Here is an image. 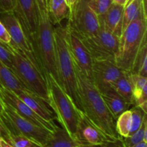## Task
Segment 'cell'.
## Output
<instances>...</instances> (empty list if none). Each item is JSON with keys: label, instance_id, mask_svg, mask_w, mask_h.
Here are the masks:
<instances>
[{"label": "cell", "instance_id": "6da1fadb", "mask_svg": "<svg viewBox=\"0 0 147 147\" xmlns=\"http://www.w3.org/2000/svg\"><path fill=\"white\" fill-rule=\"evenodd\" d=\"M78 93L81 111L90 121L112 139L121 136L116 129V121L111 116L94 83L86 77L74 62Z\"/></svg>", "mask_w": 147, "mask_h": 147}, {"label": "cell", "instance_id": "7a4b0ae2", "mask_svg": "<svg viewBox=\"0 0 147 147\" xmlns=\"http://www.w3.org/2000/svg\"><path fill=\"white\" fill-rule=\"evenodd\" d=\"M48 90L47 103L55 113L56 120L70 136L76 139L78 126L82 111L77 107L69 95L54 77L45 74Z\"/></svg>", "mask_w": 147, "mask_h": 147}, {"label": "cell", "instance_id": "3957f363", "mask_svg": "<svg viewBox=\"0 0 147 147\" xmlns=\"http://www.w3.org/2000/svg\"><path fill=\"white\" fill-rule=\"evenodd\" d=\"M38 16L37 29L30 37L33 54L44 76L52 75L58 83L53 24L48 14Z\"/></svg>", "mask_w": 147, "mask_h": 147}, {"label": "cell", "instance_id": "277c9868", "mask_svg": "<svg viewBox=\"0 0 147 147\" xmlns=\"http://www.w3.org/2000/svg\"><path fill=\"white\" fill-rule=\"evenodd\" d=\"M12 54L11 71L23 86L32 93L47 101L46 79L33 53H26L7 44Z\"/></svg>", "mask_w": 147, "mask_h": 147}, {"label": "cell", "instance_id": "5b68a950", "mask_svg": "<svg viewBox=\"0 0 147 147\" xmlns=\"http://www.w3.org/2000/svg\"><path fill=\"white\" fill-rule=\"evenodd\" d=\"M58 25L54 27V40L55 45L56 65H57L58 83L63 90L69 95L75 104L80 109V100L78 93L77 78L73 60L67 40L65 27Z\"/></svg>", "mask_w": 147, "mask_h": 147}, {"label": "cell", "instance_id": "8992f818", "mask_svg": "<svg viewBox=\"0 0 147 147\" xmlns=\"http://www.w3.org/2000/svg\"><path fill=\"white\" fill-rule=\"evenodd\" d=\"M147 44V19L139 18L129 24L119 38L116 63L119 67L130 73L135 58Z\"/></svg>", "mask_w": 147, "mask_h": 147}, {"label": "cell", "instance_id": "52a82bcc", "mask_svg": "<svg viewBox=\"0 0 147 147\" xmlns=\"http://www.w3.org/2000/svg\"><path fill=\"white\" fill-rule=\"evenodd\" d=\"M4 104V111L1 121L7 133L24 136L45 147L53 133L22 117L9 106Z\"/></svg>", "mask_w": 147, "mask_h": 147}, {"label": "cell", "instance_id": "ba28073f", "mask_svg": "<svg viewBox=\"0 0 147 147\" xmlns=\"http://www.w3.org/2000/svg\"><path fill=\"white\" fill-rule=\"evenodd\" d=\"M67 23L80 37H93L100 29L99 18L89 5V0H76L70 8Z\"/></svg>", "mask_w": 147, "mask_h": 147}, {"label": "cell", "instance_id": "9c48e42d", "mask_svg": "<svg viewBox=\"0 0 147 147\" xmlns=\"http://www.w3.org/2000/svg\"><path fill=\"white\" fill-rule=\"evenodd\" d=\"M79 37L90 53L93 60L116 61V56L119 47V37L100 27L95 36L89 37L79 36Z\"/></svg>", "mask_w": 147, "mask_h": 147}, {"label": "cell", "instance_id": "30bf717a", "mask_svg": "<svg viewBox=\"0 0 147 147\" xmlns=\"http://www.w3.org/2000/svg\"><path fill=\"white\" fill-rule=\"evenodd\" d=\"M66 40L73 61L83 74L93 82V57L79 36L68 25H65Z\"/></svg>", "mask_w": 147, "mask_h": 147}, {"label": "cell", "instance_id": "8fae6325", "mask_svg": "<svg viewBox=\"0 0 147 147\" xmlns=\"http://www.w3.org/2000/svg\"><path fill=\"white\" fill-rule=\"evenodd\" d=\"M0 97L4 103L9 106L22 117L30 121L37 126L44 128L52 133H53L57 128V126L54 121H48L38 116L11 90L5 88L0 87Z\"/></svg>", "mask_w": 147, "mask_h": 147}, {"label": "cell", "instance_id": "7c38bea8", "mask_svg": "<svg viewBox=\"0 0 147 147\" xmlns=\"http://www.w3.org/2000/svg\"><path fill=\"white\" fill-rule=\"evenodd\" d=\"M0 20L10 36L11 41L8 44L26 53H33L31 43L15 13H0Z\"/></svg>", "mask_w": 147, "mask_h": 147}, {"label": "cell", "instance_id": "4fadbf2b", "mask_svg": "<svg viewBox=\"0 0 147 147\" xmlns=\"http://www.w3.org/2000/svg\"><path fill=\"white\" fill-rule=\"evenodd\" d=\"M93 83L99 91L117 80L124 72L118 66L115 60H93Z\"/></svg>", "mask_w": 147, "mask_h": 147}, {"label": "cell", "instance_id": "5bb4252c", "mask_svg": "<svg viewBox=\"0 0 147 147\" xmlns=\"http://www.w3.org/2000/svg\"><path fill=\"white\" fill-rule=\"evenodd\" d=\"M146 112L140 107L133 106L119 116L116 121V129L122 138L128 137L136 132L146 120Z\"/></svg>", "mask_w": 147, "mask_h": 147}, {"label": "cell", "instance_id": "9a60e30c", "mask_svg": "<svg viewBox=\"0 0 147 147\" xmlns=\"http://www.w3.org/2000/svg\"><path fill=\"white\" fill-rule=\"evenodd\" d=\"M24 29L29 40L37 29L39 23L38 9L35 0H17L14 11Z\"/></svg>", "mask_w": 147, "mask_h": 147}, {"label": "cell", "instance_id": "2e32d148", "mask_svg": "<svg viewBox=\"0 0 147 147\" xmlns=\"http://www.w3.org/2000/svg\"><path fill=\"white\" fill-rule=\"evenodd\" d=\"M76 139L96 146H100L112 139L95 126L83 111L80 113Z\"/></svg>", "mask_w": 147, "mask_h": 147}, {"label": "cell", "instance_id": "e0dca14e", "mask_svg": "<svg viewBox=\"0 0 147 147\" xmlns=\"http://www.w3.org/2000/svg\"><path fill=\"white\" fill-rule=\"evenodd\" d=\"M12 92L43 119L48 121H54L56 119L55 113L42 98L27 90H16Z\"/></svg>", "mask_w": 147, "mask_h": 147}, {"label": "cell", "instance_id": "ac0fdd59", "mask_svg": "<svg viewBox=\"0 0 147 147\" xmlns=\"http://www.w3.org/2000/svg\"><path fill=\"white\" fill-rule=\"evenodd\" d=\"M123 6L112 4L106 14L98 17L100 27L119 38L121 36L123 30Z\"/></svg>", "mask_w": 147, "mask_h": 147}, {"label": "cell", "instance_id": "d6986e66", "mask_svg": "<svg viewBox=\"0 0 147 147\" xmlns=\"http://www.w3.org/2000/svg\"><path fill=\"white\" fill-rule=\"evenodd\" d=\"M99 92L106 107L115 121H116L121 113L130 109V106H131L130 103L126 102L123 98L121 97L112 88L111 86L106 88Z\"/></svg>", "mask_w": 147, "mask_h": 147}, {"label": "cell", "instance_id": "ffe728a7", "mask_svg": "<svg viewBox=\"0 0 147 147\" xmlns=\"http://www.w3.org/2000/svg\"><path fill=\"white\" fill-rule=\"evenodd\" d=\"M45 147H98L73 138L63 128L59 127L52 134Z\"/></svg>", "mask_w": 147, "mask_h": 147}, {"label": "cell", "instance_id": "44dd1931", "mask_svg": "<svg viewBox=\"0 0 147 147\" xmlns=\"http://www.w3.org/2000/svg\"><path fill=\"white\" fill-rule=\"evenodd\" d=\"M139 18L147 19L146 5L144 0H129L123 9L122 33L130 23Z\"/></svg>", "mask_w": 147, "mask_h": 147}, {"label": "cell", "instance_id": "7402d4cb", "mask_svg": "<svg viewBox=\"0 0 147 147\" xmlns=\"http://www.w3.org/2000/svg\"><path fill=\"white\" fill-rule=\"evenodd\" d=\"M133 87V106L140 107L147 113V78L131 74Z\"/></svg>", "mask_w": 147, "mask_h": 147}, {"label": "cell", "instance_id": "603a6c76", "mask_svg": "<svg viewBox=\"0 0 147 147\" xmlns=\"http://www.w3.org/2000/svg\"><path fill=\"white\" fill-rule=\"evenodd\" d=\"M111 86L121 97L133 106V87L130 73L124 72Z\"/></svg>", "mask_w": 147, "mask_h": 147}, {"label": "cell", "instance_id": "cb8c5ba5", "mask_svg": "<svg viewBox=\"0 0 147 147\" xmlns=\"http://www.w3.org/2000/svg\"><path fill=\"white\" fill-rule=\"evenodd\" d=\"M49 19L53 25L60 24L69 15L70 8L65 0H50L48 3Z\"/></svg>", "mask_w": 147, "mask_h": 147}, {"label": "cell", "instance_id": "d4e9b609", "mask_svg": "<svg viewBox=\"0 0 147 147\" xmlns=\"http://www.w3.org/2000/svg\"><path fill=\"white\" fill-rule=\"evenodd\" d=\"M0 86L14 91L16 90H27L9 68L0 60Z\"/></svg>", "mask_w": 147, "mask_h": 147}, {"label": "cell", "instance_id": "484cf974", "mask_svg": "<svg viewBox=\"0 0 147 147\" xmlns=\"http://www.w3.org/2000/svg\"><path fill=\"white\" fill-rule=\"evenodd\" d=\"M131 74L146 77L147 76V44L139 52L132 65Z\"/></svg>", "mask_w": 147, "mask_h": 147}, {"label": "cell", "instance_id": "4316f807", "mask_svg": "<svg viewBox=\"0 0 147 147\" xmlns=\"http://www.w3.org/2000/svg\"><path fill=\"white\" fill-rule=\"evenodd\" d=\"M123 140L126 147H131L142 142H147V119L136 132L128 137L123 138Z\"/></svg>", "mask_w": 147, "mask_h": 147}, {"label": "cell", "instance_id": "83f0119b", "mask_svg": "<svg viewBox=\"0 0 147 147\" xmlns=\"http://www.w3.org/2000/svg\"><path fill=\"white\" fill-rule=\"evenodd\" d=\"M3 139L9 142L14 147H44L32 139L20 134L7 133V137Z\"/></svg>", "mask_w": 147, "mask_h": 147}, {"label": "cell", "instance_id": "f1b7e54d", "mask_svg": "<svg viewBox=\"0 0 147 147\" xmlns=\"http://www.w3.org/2000/svg\"><path fill=\"white\" fill-rule=\"evenodd\" d=\"M112 4L111 0H89L90 8L98 17L106 14Z\"/></svg>", "mask_w": 147, "mask_h": 147}, {"label": "cell", "instance_id": "f546056e", "mask_svg": "<svg viewBox=\"0 0 147 147\" xmlns=\"http://www.w3.org/2000/svg\"><path fill=\"white\" fill-rule=\"evenodd\" d=\"M0 60L11 70L12 69V54L7 43L0 41Z\"/></svg>", "mask_w": 147, "mask_h": 147}, {"label": "cell", "instance_id": "4dcf8cb0", "mask_svg": "<svg viewBox=\"0 0 147 147\" xmlns=\"http://www.w3.org/2000/svg\"><path fill=\"white\" fill-rule=\"evenodd\" d=\"M17 0H0V13L14 11Z\"/></svg>", "mask_w": 147, "mask_h": 147}, {"label": "cell", "instance_id": "1f68e13d", "mask_svg": "<svg viewBox=\"0 0 147 147\" xmlns=\"http://www.w3.org/2000/svg\"><path fill=\"white\" fill-rule=\"evenodd\" d=\"M38 9V15L48 14V9L46 0H35Z\"/></svg>", "mask_w": 147, "mask_h": 147}, {"label": "cell", "instance_id": "d6a6232c", "mask_svg": "<svg viewBox=\"0 0 147 147\" xmlns=\"http://www.w3.org/2000/svg\"><path fill=\"white\" fill-rule=\"evenodd\" d=\"M0 41L7 44L9 43L11 41L9 34L1 20H0Z\"/></svg>", "mask_w": 147, "mask_h": 147}, {"label": "cell", "instance_id": "836d02e7", "mask_svg": "<svg viewBox=\"0 0 147 147\" xmlns=\"http://www.w3.org/2000/svg\"><path fill=\"white\" fill-rule=\"evenodd\" d=\"M98 147H126V145L124 144L123 138L120 137L119 138V139H116V140L108 142L107 143L104 144Z\"/></svg>", "mask_w": 147, "mask_h": 147}, {"label": "cell", "instance_id": "e575fe53", "mask_svg": "<svg viewBox=\"0 0 147 147\" xmlns=\"http://www.w3.org/2000/svg\"><path fill=\"white\" fill-rule=\"evenodd\" d=\"M7 136V131L4 126L3 123L0 121V138L5 139Z\"/></svg>", "mask_w": 147, "mask_h": 147}, {"label": "cell", "instance_id": "d590c367", "mask_svg": "<svg viewBox=\"0 0 147 147\" xmlns=\"http://www.w3.org/2000/svg\"><path fill=\"white\" fill-rule=\"evenodd\" d=\"M111 1L113 2V4H118V5L123 6L124 7L129 0H111Z\"/></svg>", "mask_w": 147, "mask_h": 147}, {"label": "cell", "instance_id": "8d00e7d4", "mask_svg": "<svg viewBox=\"0 0 147 147\" xmlns=\"http://www.w3.org/2000/svg\"><path fill=\"white\" fill-rule=\"evenodd\" d=\"M4 102H3V100H1V97H0V121H1V117H2L3 116V113H4Z\"/></svg>", "mask_w": 147, "mask_h": 147}, {"label": "cell", "instance_id": "74e56055", "mask_svg": "<svg viewBox=\"0 0 147 147\" xmlns=\"http://www.w3.org/2000/svg\"><path fill=\"white\" fill-rule=\"evenodd\" d=\"M1 144L2 147H14L11 144H10L9 142H7L6 140L3 139L2 138L1 139Z\"/></svg>", "mask_w": 147, "mask_h": 147}, {"label": "cell", "instance_id": "f35d334b", "mask_svg": "<svg viewBox=\"0 0 147 147\" xmlns=\"http://www.w3.org/2000/svg\"><path fill=\"white\" fill-rule=\"evenodd\" d=\"M131 147H147V142H141V143L137 144L134 145V146Z\"/></svg>", "mask_w": 147, "mask_h": 147}, {"label": "cell", "instance_id": "ab89813d", "mask_svg": "<svg viewBox=\"0 0 147 147\" xmlns=\"http://www.w3.org/2000/svg\"><path fill=\"white\" fill-rule=\"evenodd\" d=\"M66 3H67V6H68L69 8H70L71 7V6L73 5V0H65Z\"/></svg>", "mask_w": 147, "mask_h": 147}, {"label": "cell", "instance_id": "60d3db41", "mask_svg": "<svg viewBox=\"0 0 147 147\" xmlns=\"http://www.w3.org/2000/svg\"><path fill=\"white\" fill-rule=\"evenodd\" d=\"M46 1H47V7H48V3H49V1H50V0H46ZM48 9V8H47Z\"/></svg>", "mask_w": 147, "mask_h": 147}, {"label": "cell", "instance_id": "b9f144b4", "mask_svg": "<svg viewBox=\"0 0 147 147\" xmlns=\"http://www.w3.org/2000/svg\"><path fill=\"white\" fill-rule=\"evenodd\" d=\"M1 138H0V147H2V146H1Z\"/></svg>", "mask_w": 147, "mask_h": 147}, {"label": "cell", "instance_id": "7bdbcfd3", "mask_svg": "<svg viewBox=\"0 0 147 147\" xmlns=\"http://www.w3.org/2000/svg\"><path fill=\"white\" fill-rule=\"evenodd\" d=\"M76 1V0H73V3H74Z\"/></svg>", "mask_w": 147, "mask_h": 147}, {"label": "cell", "instance_id": "ee69618b", "mask_svg": "<svg viewBox=\"0 0 147 147\" xmlns=\"http://www.w3.org/2000/svg\"><path fill=\"white\" fill-rule=\"evenodd\" d=\"M0 87H1V86H0Z\"/></svg>", "mask_w": 147, "mask_h": 147}]
</instances>
